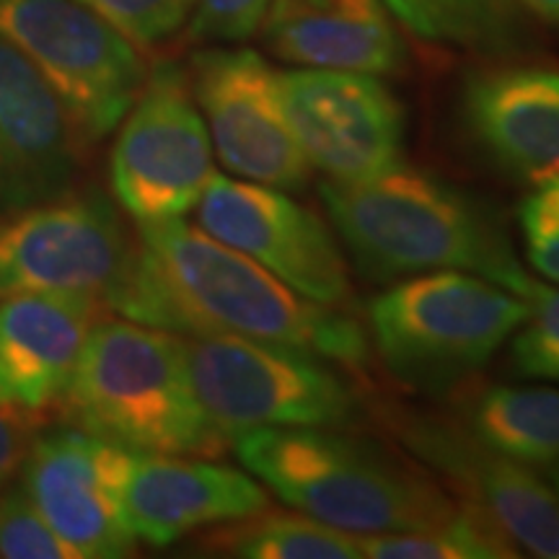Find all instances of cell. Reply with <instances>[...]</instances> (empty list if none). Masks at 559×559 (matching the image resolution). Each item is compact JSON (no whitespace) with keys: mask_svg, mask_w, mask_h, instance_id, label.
Listing matches in <instances>:
<instances>
[{"mask_svg":"<svg viewBox=\"0 0 559 559\" xmlns=\"http://www.w3.org/2000/svg\"><path fill=\"white\" fill-rule=\"evenodd\" d=\"M32 415L0 404V487L9 481L29 453Z\"/></svg>","mask_w":559,"mask_h":559,"instance_id":"obj_29","label":"cell"},{"mask_svg":"<svg viewBox=\"0 0 559 559\" xmlns=\"http://www.w3.org/2000/svg\"><path fill=\"white\" fill-rule=\"evenodd\" d=\"M62 402L81 430L135 453L218 456L228 443L194 396L181 334L130 319L96 321Z\"/></svg>","mask_w":559,"mask_h":559,"instance_id":"obj_4","label":"cell"},{"mask_svg":"<svg viewBox=\"0 0 559 559\" xmlns=\"http://www.w3.org/2000/svg\"><path fill=\"white\" fill-rule=\"evenodd\" d=\"M419 39L500 52L519 39L513 0H381Z\"/></svg>","mask_w":559,"mask_h":559,"instance_id":"obj_21","label":"cell"},{"mask_svg":"<svg viewBox=\"0 0 559 559\" xmlns=\"http://www.w3.org/2000/svg\"><path fill=\"white\" fill-rule=\"evenodd\" d=\"M285 115L326 181L353 185L404 166L407 115L381 75L293 68L280 73Z\"/></svg>","mask_w":559,"mask_h":559,"instance_id":"obj_10","label":"cell"},{"mask_svg":"<svg viewBox=\"0 0 559 559\" xmlns=\"http://www.w3.org/2000/svg\"><path fill=\"white\" fill-rule=\"evenodd\" d=\"M132 456L86 430L52 432L26 453V495L75 559H117L135 549L124 513Z\"/></svg>","mask_w":559,"mask_h":559,"instance_id":"obj_13","label":"cell"},{"mask_svg":"<svg viewBox=\"0 0 559 559\" xmlns=\"http://www.w3.org/2000/svg\"><path fill=\"white\" fill-rule=\"evenodd\" d=\"M270 508L262 481L192 456L135 453L124 489V513L138 542L169 547L218 523H239Z\"/></svg>","mask_w":559,"mask_h":559,"instance_id":"obj_17","label":"cell"},{"mask_svg":"<svg viewBox=\"0 0 559 559\" xmlns=\"http://www.w3.org/2000/svg\"><path fill=\"white\" fill-rule=\"evenodd\" d=\"M107 306L181 337L234 334L345 366L368 358L360 324L181 218L138 223L130 264Z\"/></svg>","mask_w":559,"mask_h":559,"instance_id":"obj_1","label":"cell"},{"mask_svg":"<svg viewBox=\"0 0 559 559\" xmlns=\"http://www.w3.org/2000/svg\"><path fill=\"white\" fill-rule=\"evenodd\" d=\"M461 120L481 156L536 187L559 179V70H477L461 91Z\"/></svg>","mask_w":559,"mask_h":559,"instance_id":"obj_16","label":"cell"},{"mask_svg":"<svg viewBox=\"0 0 559 559\" xmlns=\"http://www.w3.org/2000/svg\"><path fill=\"white\" fill-rule=\"evenodd\" d=\"M262 34L272 55L298 68L391 75L407 62L381 0H272Z\"/></svg>","mask_w":559,"mask_h":559,"instance_id":"obj_19","label":"cell"},{"mask_svg":"<svg viewBox=\"0 0 559 559\" xmlns=\"http://www.w3.org/2000/svg\"><path fill=\"white\" fill-rule=\"evenodd\" d=\"M528 11L547 21L551 26H559V0H519Z\"/></svg>","mask_w":559,"mask_h":559,"instance_id":"obj_30","label":"cell"},{"mask_svg":"<svg viewBox=\"0 0 559 559\" xmlns=\"http://www.w3.org/2000/svg\"><path fill=\"white\" fill-rule=\"evenodd\" d=\"M132 241L99 190L19 210L0 226V296L52 293L107 306L130 264Z\"/></svg>","mask_w":559,"mask_h":559,"instance_id":"obj_9","label":"cell"},{"mask_svg":"<svg viewBox=\"0 0 559 559\" xmlns=\"http://www.w3.org/2000/svg\"><path fill=\"white\" fill-rule=\"evenodd\" d=\"M531 267L559 283V179L536 185L519 207Z\"/></svg>","mask_w":559,"mask_h":559,"instance_id":"obj_27","label":"cell"},{"mask_svg":"<svg viewBox=\"0 0 559 559\" xmlns=\"http://www.w3.org/2000/svg\"><path fill=\"white\" fill-rule=\"evenodd\" d=\"M466 430L534 472L559 498V391L551 386H492L466 409Z\"/></svg>","mask_w":559,"mask_h":559,"instance_id":"obj_20","label":"cell"},{"mask_svg":"<svg viewBox=\"0 0 559 559\" xmlns=\"http://www.w3.org/2000/svg\"><path fill=\"white\" fill-rule=\"evenodd\" d=\"M185 340L202 412L228 443L260 428H349L360 400L317 355L234 334Z\"/></svg>","mask_w":559,"mask_h":559,"instance_id":"obj_6","label":"cell"},{"mask_svg":"<svg viewBox=\"0 0 559 559\" xmlns=\"http://www.w3.org/2000/svg\"><path fill=\"white\" fill-rule=\"evenodd\" d=\"M99 306L52 293L0 300V404L37 412L62 402Z\"/></svg>","mask_w":559,"mask_h":559,"instance_id":"obj_18","label":"cell"},{"mask_svg":"<svg viewBox=\"0 0 559 559\" xmlns=\"http://www.w3.org/2000/svg\"><path fill=\"white\" fill-rule=\"evenodd\" d=\"M234 449L285 506L355 536L407 534L459 510L423 472L334 428L247 430Z\"/></svg>","mask_w":559,"mask_h":559,"instance_id":"obj_3","label":"cell"},{"mask_svg":"<svg viewBox=\"0 0 559 559\" xmlns=\"http://www.w3.org/2000/svg\"><path fill=\"white\" fill-rule=\"evenodd\" d=\"M228 539L236 557L249 559H358L360 536L326 526L306 513H262L243 519Z\"/></svg>","mask_w":559,"mask_h":559,"instance_id":"obj_23","label":"cell"},{"mask_svg":"<svg viewBox=\"0 0 559 559\" xmlns=\"http://www.w3.org/2000/svg\"><path fill=\"white\" fill-rule=\"evenodd\" d=\"M135 47L171 39L192 16L194 0H83Z\"/></svg>","mask_w":559,"mask_h":559,"instance_id":"obj_24","label":"cell"},{"mask_svg":"<svg viewBox=\"0 0 559 559\" xmlns=\"http://www.w3.org/2000/svg\"><path fill=\"white\" fill-rule=\"evenodd\" d=\"M81 140L52 83L0 37V205L19 213L73 192Z\"/></svg>","mask_w":559,"mask_h":559,"instance_id":"obj_15","label":"cell"},{"mask_svg":"<svg viewBox=\"0 0 559 559\" xmlns=\"http://www.w3.org/2000/svg\"><path fill=\"white\" fill-rule=\"evenodd\" d=\"M534 304L472 272L440 270L391 285L370 304L383 366L404 386L445 394L477 376Z\"/></svg>","mask_w":559,"mask_h":559,"instance_id":"obj_5","label":"cell"},{"mask_svg":"<svg viewBox=\"0 0 559 559\" xmlns=\"http://www.w3.org/2000/svg\"><path fill=\"white\" fill-rule=\"evenodd\" d=\"M272 0H194L192 34L207 41H243L262 29Z\"/></svg>","mask_w":559,"mask_h":559,"instance_id":"obj_28","label":"cell"},{"mask_svg":"<svg viewBox=\"0 0 559 559\" xmlns=\"http://www.w3.org/2000/svg\"><path fill=\"white\" fill-rule=\"evenodd\" d=\"M213 177V145L190 75L158 62L111 148V192L138 223L174 221L198 207Z\"/></svg>","mask_w":559,"mask_h":559,"instance_id":"obj_8","label":"cell"},{"mask_svg":"<svg viewBox=\"0 0 559 559\" xmlns=\"http://www.w3.org/2000/svg\"><path fill=\"white\" fill-rule=\"evenodd\" d=\"M0 37L52 83L83 140L107 138L148 75L138 47L83 0H0Z\"/></svg>","mask_w":559,"mask_h":559,"instance_id":"obj_7","label":"cell"},{"mask_svg":"<svg viewBox=\"0 0 559 559\" xmlns=\"http://www.w3.org/2000/svg\"><path fill=\"white\" fill-rule=\"evenodd\" d=\"M510 362L521 379L559 383V290L544 285L536 296L510 347Z\"/></svg>","mask_w":559,"mask_h":559,"instance_id":"obj_26","label":"cell"},{"mask_svg":"<svg viewBox=\"0 0 559 559\" xmlns=\"http://www.w3.org/2000/svg\"><path fill=\"white\" fill-rule=\"evenodd\" d=\"M355 270L370 283L459 270L534 304L544 290L521 264L502 215L477 194L432 174L400 169L319 187Z\"/></svg>","mask_w":559,"mask_h":559,"instance_id":"obj_2","label":"cell"},{"mask_svg":"<svg viewBox=\"0 0 559 559\" xmlns=\"http://www.w3.org/2000/svg\"><path fill=\"white\" fill-rule=\"evenodd\" d=\"M0 557L75 559L73 549L55 534L26 489H11L0 498Z\"/></svg>","mask_w":559,"mask_h":559,"instance_id":"obj_25","label":"cell"},{"mask_svg":"<svg viewBox=\"0 0 559 559\" xmlns=\"http://www.w3.org/2000/svg\"><path fill=\"white\" fill-rule=\"evenodd\" d=\"M407 449L453 481L515 549L559 559V498L544 481L472 436L464 425L430 417L402 423Z\"/></svg>","mask_w":559,"mask_h":559,"instance_id":"obj_14","label":"cell"},{"mask_svg":"<svg viewBox=\"0 0 559 559\" xmlns=\"http://www.w3.org/2000/svg\"><path fill=\"white\" fill-rule=\"evenodd\" d=\"M362 557L373 559H500L519 557L515 544L477 508L459 506L451 519L407 534L360 536Z\"/></svg>","mask_w":559,"mask_h":559,"instance_id":"obj_22","label":"cell"},{"mask_svg":"<svg viewBox=\"0 0 559 559\" xmlns=\"http://www.w3.org/2000/svg\"><path fill=\"white\" fill-rule=\"evenodd\" d=\"M198 226L321 306H345L353 283L337 239L285 190L218 177L198 202Z\"/></svg>","mask_w":559,"mask_h":559,"instance_id":"obj_12","label":"cell"},{"mask_svg":"<svg viewBox=\"0 0 559 559\" xmlns=\"http://www.w3.org/2000/svg\"><path fill=\"white\" fill-rule=\"evenodd\" d=\"M190 86L223 166L236 177L300 192L311 164L285 115L280 73L247 47L194 55Z\"/></svg>","mask_w":559,"mask_h":559,"instance_id":"obj_11","label":"cell"}]
</instances>
